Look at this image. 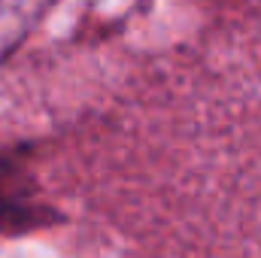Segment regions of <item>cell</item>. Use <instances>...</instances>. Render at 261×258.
I'll return each instance as SVG.
<instances>
[{
    "instance_id": "2",
    "label": "cell",
    "mask_w": 261,
    "mask_h": 258,
    "mask_svg": "<svg viewBox=\"0 0 261 258\" xmlns=\"http://www.w3.org/2000/svg\"><path fill=\"white\" fill-rule=\"evenodd\" d=\"M258 258H261V255H258Z\"/></svg>"
},
{
    "instance_id": "1",
    "label": "cell",
    "mask_w": 261,
    "mask_h": 258,
    "mask_svg": "<svg viewBox=\"0 0 261 258\" xmlns=\"http://www.w3.org/2000/svg\"><path fill=\"white\" fill-rule=\"evenodd\" d=\"M31 155V143L0 146V237H24L67 222L58 207L43 200Z\"/></svg>"
}]
</instances>
